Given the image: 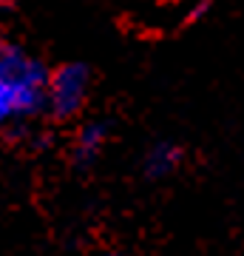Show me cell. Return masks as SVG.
<instances>
[{
    "mask_svg": "<svg viewBox=\"0 0 244 256\" xmlns=\"http://www.w3.org/2000/svg\"><path fill=\"white\" fill-rule=\"evenodd\" d=\"M48 74L23 48H0V128L34 117L45 102Z\"/></svg>",
    "mask_w": 244,
    "mask_h": 256,
    "instance_id": "cell-1",
    "label": "cell"
},
{
    "mask_svg": "<svg viewBox=\"0 0 244 256\" xmlns=\"http://www.w3.org/2000/svg\"><path fill=\"white\" fill-rule=\"evenodd\" d=\"M88 94V72L82 66L71 63L57 68L54 77H48V88H45V102L54 111V117L65 120L74 117L82 108Z\"/></svg>",
    "mask_w": 244,
    "mask_h": 256,
    "instance_id": "cell-2",
    "label": "cell"
},
{
    "mask_svg": "<svg viewBox=\"0 0 244 256\" xmlns=\"http://www.w3.org/2000/svg\"><path fill=\"white\" fill-rule=\"evenodd\" d=\"M182 160V151L173 142H156L151 151H148V156H145V171H148V176H154V180H159V176H168L176 171V165H179Z\"/></svg>",
    "mask_w": 244,
    "mask_h": 256,
    "instance_id": "cell-3",
    "label": "cell"
},
{
    "mask_svg": "<svg viewBox=\"0 0 244 256\" xmlns=\"http://www.w3.org/2000/svg\"><path fill=\"white\" fill-rule=\"evenodd\" d=\"M105 126L102 122H88V126L80 131V137H77V146H74V156H77V162H91L94 156L100 154L102 142H105Z\"/></svg>",
    "mask_w": 244,
    "mask_h": 256,
    "instance_id": "cell-4",
    "label": "cell"
},
{
    "mask_svg": "<svg viewBox=\"0 0 244 256\" xmlns=\"http://www.w3.org/2000/svg\"><path fill=\"white\" fill-rule=\"evenodd\" d=\"M0 3H11V0H0Z\"/></svg>",
    "mask_w": 244,
    "mask_h": 256,
    "instance_id": "cell-5",
    "label": "cell"
},
{
    "mask_svg": "<svg viewBox=\"0 0 244 256\" xmlns=\"http://www.w3.org/2000/svg\"><path fill=\"white\" fill-rule=\"evenodd\" d=\"M108 256H117V254H108Z\"/></svg>",
    "mask_w": 244,
    "mask_h": 256,
    "instance_id": "cell-6",
    "label": "cell"
}]
</instances>
